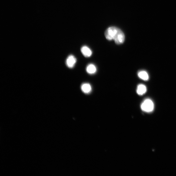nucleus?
I'll return each instance as SVG.
<instances>
[{"mask_svg":"<svg viewBox=\"0 0 176 176\" xmlns=\"http://www.w3.org/2000/svg\"><path fill=\"white\" fill-rule=\"evenodd\" d=\"M154 108V104L152 100L150 99L145 100L141 105L142 110L146 112H150L153 111Z\"/></svg>","mask_w":176,"mask_h":176,"instance_id":"obj_1","label":"nucleus"},{"mask_svg":"<svg viewBox=\"0 0 176 176\" xmlns=\"http://www.w3.org/2000/svg\"><path fill=\"white\" fill-rule=\"evenodd\" d=\"M119 28L114 27H109L105 33V35L106 39L111 40H114L116 35Z\"/></svg>","mask_w":176,"mask_h":176,"instance_id":"obj_2","label":"nucleus"},{"mask_svg":"<svg viewBox=\"0 0 176 176\" xmlns=\"http://www.w3.org/2000/svg\"><path fill=\"white\" fill-rule=\"evenodd\" d=\"M125 40V36L123 32L119 28L117 33L114 40L116 43L120 44L123 43Z\"/></svg>","mask_w":176,"mask_h":176,"instance_id":"obj_3","label":"nucleus"},{"mask_svg":"<svg viewBox=\"0 0 176 176\" xmlns=\"http://www.w3.org/2000/svg\"><path fill=\"white\" fill-rule=\"evenodd\" d=\"M76 61L75 57L72 55H70L68 57L66 60V64L68 68H72L75 66Z\"/></svg>","mask_w":176,"mask_h":176,"instance_id":"obj_4","label":"nucleus"},{"mask_svg":"<svg viewBox=\"0 0 176 176\" xmlns=\"http://www.w3.org/2000/svg\"><path fill=\"white\" fill-rule=\"evenodd\" d=\"M81 52L86 58L91 57L92 54L91 50L87 46H84L81 47Z\"/></svg>","mask_w":176,"mask_h":176,"instance_id":"obj_5","label":"nucleus"},{"mask_svg":"<svg viewBox=\"0 0 176 176\" xmlns=\"http://www.w3.org/2000/svg\"><path fill=\"white\" fill-rule=\"evenodd\" d=\"M82 91L86 94H88L91 92L92 87L91 85L88 83H84L81 86Z\"/></svg>","mask_w":176,"mask_h":176,"instance_id":"obj_6","label":"nucleus"},{"mask_svg":"<svg viewBox=\"0 0 176 176\" xmlns=\"http://www.w3.org/2000/svg\"><path fill=\"white\" fill-rule=\"evenodd\" d=\"M97 71V68L94 64H90L87 67L86 71L89 74H94Z\"/></svg>","mask_w":176,"mask_h":176,"instance_id":"obj_7","label":"nucleus"},{"mask_svg":"<svg viewBox=\"0 0 176 176\" xmlns=\"http://www.w3.org/2000/svg\"><path fill=\"white\" fill-rule=\"evenodd\" d=\"M147 88L146 86L143 84H140L138 85L136 92L138 94L142 95L146 92Z\"/></svg>","mask_w":176,"mask_h":176,"instance_id":"obj_8","label":"nucleus"},{"mask_svg":"<svg viewBox=\"0 0 176 176\" xmlns=\"http://www.w3.org/2000/svg\"><path fill=\"white\" fill-rule=\"evenodd\" d=\"M138 75L139 78L144 81L148 80L149 78L148 73L144 71L139 72H138Z\"/></svg>","mask_w":176,"mask_h":176,"instance_id":"obj_9","label":"nucleus"}]
</instances>
